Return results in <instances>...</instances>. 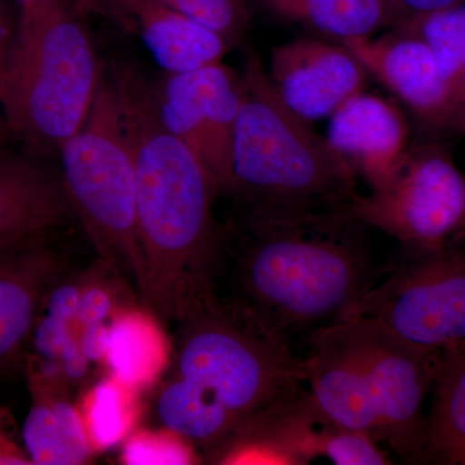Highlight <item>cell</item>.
I'll return each mask as SVG.
<instances>
[{
	"mask_svg": "<svg viewBox=\"0 0 465 465\" xmlns=\"http://www.w3.org/2000/svg\"><path fill=\"white\" fill-rule=\"evenodd\" d=\"M32 406L23 427V445L35 465L85 464L92 451L78 407L63 376L30 356L26 365Z\"/></svg>",
	"mask_w": 465,
	"mask_h": 465,
	"instance_id": "cell-17",
	"label": "cell"
},
{
	"mask_svg": "<svg viewBox=\"0 0 465 465\" xmlns=\"http://www.w3.org/2000/svg\"><path fill=\"white\" fill-rule=\"evenodd\" d=\"M61 177L73 213L99 259L134 284L139 278L136 176L114 85L104 69L84 124L60 152Z\"/></svg>",
	"mask_w": 465,
	"mask_h": 465,
	"instance_id": "cell-7",
	"label": "cell"
},
{
	"mask_svg": "<svg viewBox=\"0 0 465 465\" xmlns=\"http://www.w3.org/2000/svg\"><path fill=\"white\" fill-rule=\"evenodd\" d=\"M341 215L396 238L405 255L440 250L465 232V176L445 150L407 153L384 183L357 193Z\"/></svg>",
	"mask_w": 465,
	"mask_h": 465,
	"instance_id": "cell-8",
	"label": "cell"
},
{
	"mask_svg": "<svg viewBox=\"0 0 465 465\" xmlns=\"http://www.w3.org/2000/svg\"><path fill=\"white\" fill-rule=\"evenodd\" d=\"M183 16L213 30L226 41L238 33L243 23L241 0H164Z\"/></svg>",
	"mask_w": 465,
	"mask_h": 465,
	"instance_id": "cell-26",
	"label": "cell"
},
{
	"mask_svg": "<svg viewBox=\"0 0 465 465\" xmlns=\"http://www.w3.org/2000/svg\"><path fill=\"white\" fill-rule=\"evenodd\" d=\"M72 216L61 173L30 155L0 154V251L54 234Z\"/></svg>",
	"mask_w": 465,
	"mask_h": 465,
	"instance_id": "cell-15",
	"label": "cell"
},
{
	"mask_svg": "<svg viewBox=\"0 0 465 465\" xmlns=\"http://www.w3.org/2000/svg\"><path fill=\"white\" fill-rule=\"evenodd\" d=\"M103 74L73 3L20 11L0 85L5 134L58 154L84 124Z\"/></svg>",
	"mask_w": 465,
	"mask_h": 465,
	"instance_id": "cell-5",
	"label": "cell"
},
{
	"mask_svg": "<svg viewBox=\"0 0 465 465\" xmlns=\"http://www.w3.org/2000/svg\"><path fill=\"white\" fill-rule=\"evenodd\" d=\"M387 2H388V3H390V5H391V11H393L394 16H396V12H394L393 5H391V0H387Z\"/></svg>",
	"mask_w": 465,
	"mask_h": 465,
	"instance_id": "cell-32",
	"label": "cell"
},
{
	"mask_svg": "<svg viewBox=\"0 0 465 465\" xmlns=\"http://www.w3.org/2000/svg\"><path fill=\"white\" fill-rule=\"evenodd\" d=\"M320 454L336 465H387V455L371 437L358 430L327 427L321 437Z\"/></svg>",
	"mask_w": 465,
	"mask_h": 465,
	"instance_id": "cell-25",
	"label": "cell"
},
{
	"mask_svg": "<svg viewBox=\"0 0 465 465\" xmlns=\"http://www.w3.org/2000/svg\"><path fill=\"white\" fill-rule=\"evenodd\" d=\"M357 225L330 213L224 229L213 291L284 338L339 322L390 271L375 264Z\"/></svg>",
	"mask_w": 465,
	"mask_h": 465,
	"instance_id": "cell-2",
	"label": "cell"
},
{
	"mask_svg": "<svg viewBox=\"0 0 465 465\" xmlns=\"http://www.w3.org/2000/svg\"><path fill=\"white\" fill-rule=\"evenodd\" d=\"M67 268L54 234L0 251V365L30 341L43 300Z\"/></svg>",
	"mask_w": 465,
	"mask_h": 465,
	"instance_id": "cell-14",
	"label": "cell"
},
{
	"mask_svg": "<svg viewBox=\"0 0 465 465\" xmlns=\"http://www.w3.org/2000/svg\"><path fill=\"white\" fill-rule=\"evenodd\" d=\"M370 317L401 338L437 351L465 344V238L445 247L405 255L384 280L349 309L341 321Z\"/></svg>",
	"mask_w": 465,
	"mask_h": 465,
	"instance_id": "cell-9",
	"label": "cell"
},
{
	"mask_svg": "<svg viewBox=\"0 0 465 465\" xmlns=\"http://www.w3.org/2000/svg\"><path fill=\"white\" fill-rule=\"evenodd\" d=\"M173 358V344L163 322L143 304L116 312L109 327L104 365L114 376L140 391L154 387Z\"/></svg>",
	"mask_w": 465,
	"mask_h": 465,
	"instance_id": "cell-18",
	"label": "cell"
},
{
	"mask_svg": "<svg viewBox=\"0 0 465 465\" xmlns=\"http://www.w3.org/2000/svg\"><path fill=\"white\" fill-rule=\"evenodd\" d=\"M164 125L195 153L213 174L220 194L231 182L232 142L243 84L222 63L167 73L155 87Z\"/></svg>",
	"mask_w": 465,
	"mask_h": 465,
	"instance_id": "cell-10",
	"label": "cell"
},
{
	"mask_svg": "<svg viewBox=\"0 0 465 465\" xmlns=\"http://www.w3.org/2000/svg\"><path fill=\"white\" fill-rule=\"evenodd\" d=\"M307 381L324 423L385 443L409 464H420L424 403L437 351L401 338L387 324L353 317L309 335Z\"/></svg>",
	"mask_w": 465,
	"mask_h": 465,
	"instance_id": "cell-3",
	"label": "cell"
},
{
	"mask_svg": "<svg viewBox=\"0 0 465 465\" xmlns=\"http://www.w3.org/2000/svg\"><path fill=\"white\" fill-rule=\"evenodd\" d=\"M0 465H33L24 445L9 427L7 415L0 409Z\"/></svg>",
	"mask_w": 465,
	"mask_h": 465,
	"instance_id": "cell-27",
	"label": "cell"
},
{
	"mask_svg": "<svg viewBox=\"0 0 465 465\" xmlns=\"http://www.w3.org/2000/svg\"><path fill=\"white\" fill-rule=\"evenodd\" d=\"M143 391L114 376L94 382L76 403L88 443L94 454L122 445L139 428Z\"/></svg>",
	"mask_w": 465,
	"mask_h": 465,
	"instance_id": "cell-21",
	"label": "cell"
},
{
	"mask_svg": "<svg viewBox=\"0 0 465 465\" xmlns=\"http://www.w3.org/2000/svg\"><path fill=\"white\" fill-rule=\"evenodd\" d=\"M396 16H403V20L410 17L420 16L439 9L461 5L465 0H391Z\"/></svg>",
	"mask_w": 465,
	"mask_h": 465,
	"instance_id": "cell-28",
	"label": "cell"
},
{
	"mask_svg": "<svg viewBox=\"0 0 465 465\" xmlns=\"http://www.w3.org/2000/svg\"><path fill=\"white\" fill-rule=\"evenodd\" d=\"M202 459L191 440L166 427L136 428L122 443L125 465H191Z\"/></svg>",
	"mask_w": 465,
	"mask_h": 465,
	"instance_id": "cell-24",
	"label": "cell"
},
{
	"mask_svg": "<svg viewBox=\"0 0 465 465\" xmlns=\"http://www.w3.org/2000/svg\"><path fill=\"white\" fill-rule=\"evenodd\" d=\"M20 5V11H34V9H42L54 7V5H72L73 0H16Z\"/></svg>",
	"mask_w": 465,
	"mask_h": 465,
	"instance_id": "cell-30",
	"label": "cell"
},
{
	"mask_svg": "<svg viewBox=\"0 0 465 465\" xmlns=\"http://www.w3.org/2000/svg\"><path fill=\"white\" fill-rule=\"evenodd\" d=\"M177 326V375L213 391L240 423L304 391L307 362L287 338L215 291Z\"/></svg>",
	"mask_w": 465,
	"mask_h": 465,
	"instance_id": "cell-6",
	"label": "cell"
},
{
	"mask_svg": "<svg viewBox=\"0 0 465 465\" xmlns=\"http://www.w3.org/2000/svg\"><path fill=\"white\" fill-rule=\"evenodd\" d=\"M430 399L420 464L465 465V344L437 351Z\"/></svg>",
	"mask_w": 465,
	"mask_h": 465,
	"instance_id": "cell-19",
	"label": "cell"
},
{
	"mask_svg": "<svg viewBox=\"0 0 465 465\" xmlns=\"http://www.w3.org/2000/svg\"><path fill=\"white\" fill-rule=\"evenodd\" d=\"M366 74L344 45L299 39L274 48L269 78L287 108L311 122L362 94Z\"/></svg>",
	"mask_w": 465,
	"mask_h": 465,
	"instance_id": "cell-12",
	"label": "cell"
},
{
	"mask_svg": "<svg viewBox=\"0 0 465 465\" xmlns=\"http://www.w3.org/2000/svg\"></svg>",
	"mask_w": 465,
	"mask_h": 465,
	"instance_id": "cell-34",
	"label": "cell"
},
{
	"mask_svg": "<svg viewBox=\"0 0 465 465\" xmlns=\"http://www.w3.org/2000/svg\"><path fill=\"white\" fill-rule=\"evenodd\" d=\"M106 70L136 176L137 295L162 322L177 324L213 293L224 234L213 215L219 188L162 122L155 87L143 73L130 64Z\"/></svg>",
	"mask_w": 465,
	"mask_h": 465,
	"instance_id": "cell-1",
	"label": "cell"
},
{
	"mask_svg": "<svg viewBox=\"0 0 465 465\" xmlns=\"http://www.w3.org/2000/svg\"><path fill=\"white\" fill-rule=\"evenodd\" d=\"M460 235H463V237L465 238V232H463V234H460Z\"/></svg>",
	"mask_w": 465,
	"mask_h": 465,
	"instance_id": "cell-33",
	"label": "cell"
},
{
	"mask_svg": "<svg viewBox=\"0 0 465 465\" xmlns=\"http://www.w3.org/2000/svg\"><path fill=\"white\" fill-rule=\"evenodd\" d=\"M15 32L9 25L7 15L0 7V85H2L3 75H5V67H7L9 52H11L12 42H14ZM5 127H3L2 112H0V139L5 136Z\"/></svg>",
	"mask_w": 465,
	"mask_h": 465,
	"instance_id": "cell-29",
	"label": "cell"
},
{
	"mask_svg": "<svg viewBox=\"0 0 465 465\" xmlns=\"http://www.w3.org/2000/svg\"><path fill=\"white\" fill-rule=\"evenodd\" d=\"M269 11L344 39L370 36L394 16L387 0H260Z\"/></svg>",
	"mask_w": 465,
	"mask_h": 465,
	"instance_id": "cell-22",
	"label": "cell"
},
{
	"mask_svg": "<svg viewBox=\"0 0 465 465\" xmlns=\"http://www.w3.org/2000/svg\"><path fill=\"white\" fill-rule=\"evenodd\" d=\"M242 84L224 193L243 207L242 223L341 213L358 193L353 164L287 108L258 58H250Z\"/></svg>",
	"mask_w": 465,
	"mask_h": 465,
	"instance_id": "cell-4",
	"label": "cell"
},
{
	"mask_svg": "<svg viewBox=\"0 0 465 465\" xmlns=\"http://www.w3.org/2000/svg\"><path fill=\"white\" fill-rule=\"evenodd\" d=\"M159 420L163 427L191 440L195 448L213 451L240 424L213 391L177 375L159 393Z\"/></svg>",
	"mask_w": 465,
	"mask_h": 465,
	"instance_id": "cell-20",
	"label": "cell"
},
{
	"mask_svg": "<svg viewBox=\"0 0 465 465\" xmlns=\"http://www.w3.org/2000/svg\"><path fill=\"white\" fill-rule=\"evenodd\" d=\"M341 42L366 73L387 85L416 114L437 127L465 131V106L420 39L401 32L387 38L360 36Z\"/></svg>",
	"mask_w": 465,
	"mask_h": 465,
	"instance_id": "cell-11",
	"label": "cell"
},
{
	"mask_svg": "<svg viewBox=\"0 0 465 465\" xmlns=\"http://www.w3.org/2000/svg\"><path fill=\"white\" fill-rule=\"evenodd\" d=\"M409 128L402 113L372 94L351 97L331 115L327 142L370 186L384 183L407 155Z\"/></svg>",
	"mask_w": 465,
	"mask_h": 465,
	"instance_id": "cell-16",
	"label": "cell"
},
{
	"mask_svg": "<svg viewBox=\"0 0 465 465\" xmlns=\"http://www.w3.org/2000/svg\"><path fill=\"white\" fill-rule=\"evenodd\" d=\"M455 94H457L459 101L465 106V67L461 74L459 75L457 84H455Z\"/></svg>",
	"mask_w": 465,
	"mask_h": 465,
	"instance_id": "cell-31",
	"label": "cell"
},
{
	"mask_svg": "<svg viewBox=\"0 0 465 465\" xmlns=\"http://www.w3.org/2000/svg\"><path fill=\"white\" fill-rule=\"evenodd\" d=\"M402 24V32L427 45L440 75L454 88L465 67V2L406 18Z\"/></svg>",
	"mask_w": 465,
	"mask_h": 465,
	"instance_id": "cell-23",
	"label": "cell"
},
{
	"mask_svg": "<svg viewBox=\"0 0 465 465\" xmlns=\"http://www.w3.org/2000/svg\"><path fill=\"white\" fill-rule=\"evenodd\" d=\"M79 15L106 18L139 38L166 73L189 72L222 61L228 41L183 16L164 0H73Z\"/></svg>",
	"mask_w": 465,
	"mask_h": 465,
	"instance_id": "cell-13",
	"label": "cell"
}]
</instances>
